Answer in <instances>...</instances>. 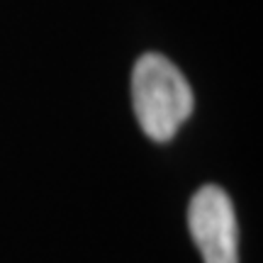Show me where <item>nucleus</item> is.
<instances>
[{
    "instance_id": "2",
    "label": "nucleus",
    "mask_w": 263,
    "mask_h": 263,
    "mask_svg": "<svg viewBox=\"0 0 263 263\" xmlns=\"http://www.w3.org/2000/svg\"><path fill=\"white\" fill-rule=\"evenodd\" d=\"M188 224L205 263H239L234 205L219 185H205L193 195Z\"/></svg>"
},
{
    "instance_id": "1",
    "label": "nucleus",
    "mask_w": 263,
    "mask_h": 263,
    "mask_svg": "<svg viewBox=\"0 0 263 263\" xmlns=\"http://www.w3.org/2000/svg\"><path fill=\"white\" fill-rule=\"evenodd\" d=\"M134 115L144 134L168 141L193 112V90L176 64L161 54H144L132 71Z\"/></svg>"
}]
</instances>
